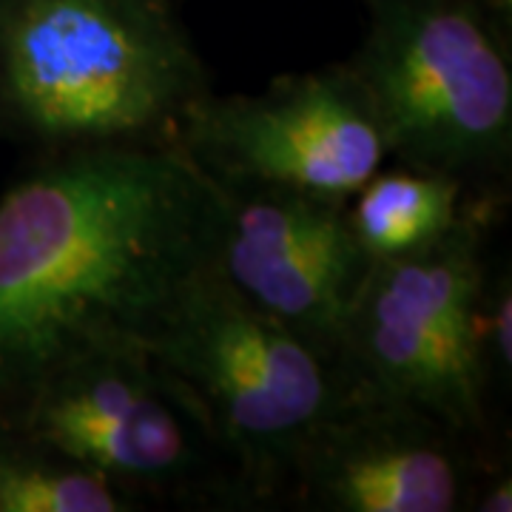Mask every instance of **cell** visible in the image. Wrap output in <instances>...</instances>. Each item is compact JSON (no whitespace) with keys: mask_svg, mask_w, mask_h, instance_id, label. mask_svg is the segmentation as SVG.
Listing matches in <instances>:
<instances>
[{"mask_svg":"<svg viewBox=\"0 0 512 512\" xmlns=\"http://www.w3.org/2000/svg\"><path fill=\"white\" fill-rule=\"evenodd\" d=\"M217 188L177 146L49 154L0 200V402L134 336L211 259Z\"/></svg>","mask_w":512,"mask_h":512,"instance_id":"obj_1","label":"cell"},{"mask_svg":"<svg viewBox=\"0 0 512 512\" xmlns=\"http://www.w3.org/2000/svg\"><path fill=\"white\" fill-rule=\"evenodd\" d=\"M205 94L168 0H0V117L46 154L177 146Z\"/></svg>","mask_w":512,"mask_h":512,"instance_id":"obj_2","label":"cell"},{"mask_svg":"<svg viewBox=\"0 0 512 512\" xmlns=\"http://www.w3.org/2000/svg\"><path fill=\"white\" fill-rule=\"evenodd\" d=\"M131 339L200 410L239 501L288 495L302 447L345 396L333 356L248 302L211 259Z\"/></svg>","mask_w":512,"mask_h":512,"instance_id":"obj_3","label":"cell"},{"mask_svg":"<svg viewBox=\"0 0 512 512\" xmlns=\"http://www.w3.org/2000/svg\"><path fill=\"white\" fill-rule=\"evenodd\" d=\"M348 66L387 157L464 185L510 165V57L473 0H370L367 35Z\"/></svg>","mask_w":512,"mask_h":512,"instance_id":"obj_4","label":"cell"},{"mask_svg":"<svg viewBox=\"0 0 512 512\" xmlns=\"http://www.w3.org/2000/svg\"><path fill=\"white\" fill-rule=\"evenodd\" d=\"M481 222L464 214L436 245L370 262L333 362L353 393L407 404L476 441L487 430Z\"/></svg>","mask_w":512,"mask_h":512,"instance_id":"obj_5","label":"cell"},{"mask_svg":"<svg viewBox=\"0 0 512 512\" xmlns=\"http://www.w3.org/2000/svg\"><path fill=\"white\" fill-rule=\"evenodd\" d=\"M35 439L143 498H237L200 410L137 339L114 336L55 367L15 419Z\"/></svg>","mask_w":512,"mask_h":512,"instance_id":"obj_6","label":"cell"},{"mask_svg":"<svg viewBox=\"0 0 512 512\" xmlns=\"http://www.w3.org/2000/svg\"><path fill=\"white\" fill-rule=\"evenodd\" d=\"M177 148L220 183L342 202L387 163L382 128L348 63L285 74L256 94H205L188 111Z\"/></svg>","mask_w":512,"mask_h":512,"instance_id":"obj_7","label":"cell"},{"mask_svg":"<svg viewBox=\"0 0 512 512\" xmlns=\"http://www.w3.org/2000/svg\"><path fill=\"white\" fill-rule=\"evenodd\" d=\"M211 265L256 308L333 356L370 271L348 202L293 188L220 183Z\"/></svg>","mask_w":512,"mask_h":512,"instance_id":"obj_8","label":"cell"},{"mask_svg":"<svg viewBox=\"0 0 512 512\" xmlns=\"http://www.w3.org/2000/svg\"><path fill=\"white\" fill-rule=\"evenodd\" d=\"M467 436L345 387L296 458L288 495L319 512H456L473 501Z\"/></svg>","mask_w":512,"mask_h":512,"instance_id":"obj_9","label":"cell"},{"mask_svg":"<svg viewBox=\"0 0 512 512\" xmlns=\"http://www.w3.org/2000/svg\"><path fill=\"white\" fill-rule=\"evenodd\" d=\"M464 183L421 168L376 171L348 202L350 225L370 262L399 259L436 245L467 214Z\"/></svg>","mask_w":512,"mask_h":512,"instance_id":"obj_10","label":"cell"},{"mask_svg":"<svg viewBox=\"0 0 512 512\" xmlns=\"http://www.w3.org/2000/svg\"><path fill=\"white\" fill-rule=\"evenodd\" d=\"M20 427V424H18ZM131 498L106 478L20 427L0 447V512H131Z\"/></svg>","mask_w":512,"mask_h":512,"instance_id":"obj_11","label":"cell"},{"mask_svg":"<svg viewBox=\"0 0 512 512\" xmlns=\"http://www.w3.org/2000/svg\"><path fill=\"white\" fill-rule=\"evenodd\" d=\"M481 345L490 379L512 367V288L510 274L487 276L481 293Z\"/></svg>","mask_w":512,"mask_h":512,"instance_id":"obj_12","label":"cell"},{"mask_svg":"<svg viewBox=\"0 0 512 512\" xmlns=\"http://www.w3.org/2000/svg\"><path fill=\"white\" fill-rule=\"evenodd\" d=\"M473 507L478 512H510L512 510V478L495 476L484 484V490L473 495Z\"/></svg>","mask_w":512,"mask_h":512,"instance_id":"obj_13","label":"cell"},{"mask_svg":"<svg viewBox=\"0 0 512 512\" xmlns=\"http://www.w3.org/2000/svg\"><path fill=\"white\" fill-rule=\"evenodd\" d=\"M484 3H487V9L493 12L495 18L510 20V15H512V0H484Z\"/></svg>","mask_w":512,"mask_h":512,"instance_id":"obj_14","label":"cell"}]
</instances>
